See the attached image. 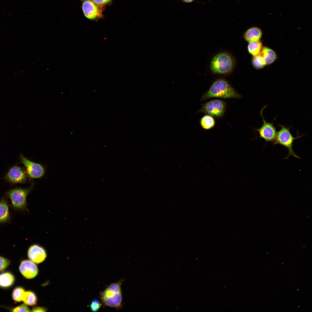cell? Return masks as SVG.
<instances>
[{
    "label": "cell",
    "mask_w": 312,
    "mask_h": 312,
    "mask_svg": "<svg viewBox=\"0 0 312 312\" xmlns=\"http://www.w3.org/2000/svg\"><path fill=\"white\" fill-rule=\"evenodd\" d=\"M242 97L227 81L220 79L212 83L209 90L202 95L200 101L213 97L239 99Z\"/></svg>",
    "instance_id": "6da1fadb"
},
{
    "label": "cell",
    "mask_w": 312,
    "mask_h": 312,
    "mask_svg": "<svg viewBox=\"0 0 312 312\" xmlns=\"http://www.w3.org/2000/svg\"><path fill=\"white\" fill-rule=\"evenodd\" d=\"M34 184L32 183L28 188L17 187L9 190L5 192L7 198L10 199V206L15 211L28 212L27 197L33 189Z\"/></svg>",
    "instance_id": "7a4b0ae2"
},
{
    "label": "cell",
    "mask_w": 312,
    "mask_h": 312,
    "mask_svg": "<svg viewBox=\"0 0 312 312\" xmlns=\"http://www.w3.org/2000/svg\"><path fill=\"white\" fill-rule=\"evenodd\" d=\"M278 125L280 126L281 129L277 132L276 137L273 144L274 145H281L287 148L288 151V154L286 159H288L291 156L300 159L294 152L292 146L294 141L300 138L303 135H299V134L298 133L296 137H295L291 133L290 129L291 127H288L281 125Z\"/></svg>",
    "instance_id": "3957f363"
},
{
    "label": "cell",
    "mask_w": 312,
    "mask_h": 312,
    "mask_svg": "<svg viewBox=\"0 0 312 312\" xmlns=\"http://www.w3.org/2000/svg\"><path fill=\"white\" fill-rule=\"evenodd\" d=\"M234 62L229 54L220 53L216 55L210 64V68L215 73L225 74L230 72L233 69Z\"/></svg>",
    "instance_id": "277c9868"
},
{
    "label": "cell",
    "mask_w": 312,
    "mask_h": 312,
    "mask_svg": "<svg viewBox=\"0 0 312 312\" xmlns=\"http://www.w3.org/2000/svg\"><path fill=\"white\" fill-rule=\"evenodd\" d=\"M226 109L225 101L219 99H214L203 105L201 108L197 113H203L217 118L222 117Z\"/></svg>",
    "instance_id": "5b68a950"
},
{
    "label": "cell",
    "mask_w": 312,
    "mask_h": 312,
    "mask_svg": "<svg viewBox=\"0 0 312 312\" xmlns=\"http://www.w3.org/2000/svg\"><path fill=\"white\" fill-rule=\"evenodd\" d=\"M266 107L267 105L264 106L260 112V115L263 119V124L260 128H257L255 130L259 134L258 137L263 139L266 142H274L275 140L277 132L273 125V121L271 123L268 122L264 119L263 116V111Z\"/></svg>",
    "instance_id": "8992f818"
},
{
    "label": "cell",
    "mask_w": 312,
    "mask_h": 312,
    "mask_svg": "<svg viewBox=\"0 0 312 312\" xmlns=\"http://www.w3.org/2000/svg\"><path fill=\"white\" fill-rule=\"evenodd\" d=\"M20 159L25 168L28 176L30 179H39L44 175L45 169L41 164L29 160L22 154L20 156Z\"/></svg>",
    "instance_id": "52a82bcc"
},
{
    "label": "cell",
    "mask_w": 312,
    "mask_h": 312,
    "mask_svg": "<svg viewBox=\"0 0 312 312\" xmlns=\"http://www.w3.org/2000/svg\"><path fill=\"white\" fill-rule=\"evenodd\" d=\"M27 177L26 171L24 168L15 165L9 169L4 179L12 184L23 183L27 181Z\"/></svg>",
    "instance_id": "ba28073f"
},
{
    "label": "cell",
    "mask_w": 312,
    "mask_h": 312,
    "mask_svg": "<svg viewBox=\"0 0 312 312\" xmlns=\"http://www.w3.org/2000/svg\"><path fill=\"white\" fill-rule=\"evenodd\" d=\"M81 8L85 16L87 18L94 20L102 16L101 7L91 0H82Z\"/></svg>",
    "instance_id": "9c48e42d"
},
{
    "label": "cell",
    "mask_w": 312,
    "mask_h": 312,
    "mask_svg": "<svg viewBox=\"0 0 312 312\" xmlns=\"http://www.w3.org/2000/svg\"><path fill=\"white\" fill-rule=\"evenodd\" d=\"M29 258L34 263L39 264L43 262L47 257L45 249L41 245L34 244L29 247L27 251Z\"/></svg>",
    "instance_id": "30bf717a"
},
{
    "label": "cell",
    "mask_w": 312,
    "mask_h": 312,
    "mask_svg": "<svg viewBox=\"0 0 312 312\" xmlns=\"http://www.w3.org/2000/svg\"><path fill=\"white\" fill-rule=\"evenodd\" d=\"M19 270L21 274L27 279L34 277L38 272L36 265L34 263L29 260L22 261L20 265Z\"/></svg>",
    "instance_id": "8fae6325"
},
{
    "label": "cell",
    "mask_w": 312,
    "mask_h": 312,
    "mask_svg": "<svg viewBox=\"0 0 312 312\" xmlns=\"http://www.w3.org/2000/svg\"><path fill=\"white\" fill-rule=\"evenodd\" d=\"M10 206L6 197L3 196L0 200V224H7L11 221Z\"/></svg>",
    "instance_id": "7c38bea8"
},
{
    "label": "cell",
    "mask_w": 312,
    "mask_h": 312,
    "mask_svg": "<svg viewBox=\"0 0 312 312\" xmlns=\"http://www.w3.org/2000/svg\"><path fill=\"white\" fill-rule=\"evenodd\" d=\"M262 35V31L260 28L256 27L249 28L244 33V37L249 42H256L260 41Z\"/></svg>",
    "instance_id": "4fadbf2b"
},
{
    "label": "cell",
    "mask_w": 312,
    "mask_h": 312,
    "mask_svg": "<svg viewBox=\"0 0 312 312\" xmlns=\"http://www.w3.org/2000/svg\"><path fill=\"white\" fill-rule=\"evenodd\" d=\"M122 299V292H120L110 297L101 299V300L106 306L118 309L121 305Z\"/></svg>",
    "instance_id": "5bb4252c"
},
{
    "label": "cell",
    "mask_w": 312,
    "mask_h": 312,
    "mask_svg": "<svg viewBox=\"0 0 312 312\" xmlns=\"http://www.w3.org/2000/svg\"><path fill=\"white\" fill-rule=\"evenodd\" d=\"M260 53L263 57L265 65L271 64L277 58L275 52L267 47H263Z\"/></svg>",
    "instance_id": "9a60e30c"
},
{
    "label": "cell",
    "mask_w": 312,
    "mask_h": 312,
    "mask_svg": "<svg viewBox=\"0 0 312 312\" xmlns=\"http://www.w3.org/2000/svg\"><path fill=\"white\" fill-rule=\"evenodd\" d=\"M15 278L9 272H5L0 274V287L6 288L12 285L14 283Z\"/></svg>",
    "instance_id": "2e32d148"
},
{
    "label": "cell",
    "mask_w": 312,
    "mask_h": 312,
    "mask_svg": "<svg viewBox=\"0 0 312 312\" xmlns=\"http://www.w3.org/2000/svg\"><path fill=\"white\" fill-rule=\"evenodd\" d=\"M200 125L203 129L209 130L213 128L215 124V120L213 117L206 114L201 117L200 120Z\"/></svg>",
    "instance_id": "e0dca14e"
},
{
    "label": "cell",
    "mask_w": 312,
    "mask_h": 312,
    "mask_svg": "<svg viewBox=\"0 0 312 312\" xmlns=\"http://www.w3.org/2000/svg\"><path fill=\"white\" fill-rule=\"evenodd\" d=\"M261 42L260 41L249 42L248 50L249 53L253 56L257 55L260 53L262 48Z\"/></svg>",
    "instance_id": "ac0fdd59"
},
{
    "label": "cell",
    "mask_w": 312,
    "mask_h": 312,
    "mask_svg": "<svg viewBox=\"0 0 312 312\" xmlns=\"http://www.w3.org/2000/svg\"><path fill=\"white\" fill-rule=\"evenodd\" d=\"M23 301L27 305H34L36 304L37 297L36 294L32 291H25Z\"/></svg>",
    "instance_id": "d6986e66"
},
{
    "label": "cell",
    "mask_w": 312,
    "mask_h": 312,
    "mask_svg": "<svg viewBox=\"0 0 312 312\" xmlns=\"http://www.w3.org/2000/svg\"><path fill=\"white\" fill-rule=\"evenodd\" d=\"M25 291L24 289L21 287L15 288L12 293V297L13 300L17 302L23 301Z\"/></svg>",
    "instance_id": "ffe728a7"
},
{
    "label": "cell",
    "mask_w": 312,
    "mask_h": 312,
    "mask_svg": "<svg viewBox=\"0 0 312 312\" xmlns=\"http://www.w3.org/2000/svg\"><path fill=\"white\" fill-rule=\"evenodd\" d=\"M253 56L252 60V64L256 69H261L265 65L263 58L260 53L257 55Z\"/></svg>",
    "instance_id": "44dd1931"
},
{
    "label": "cell",
    "mask_w": 312,
    "mask_h": 312,
    "mask_svg": "<svg viewBox=\"0 0 312 312\" xmlns=\"http://www.w3.org/2000/svg\"><path fill=\"white\" fill-rule=\"evenodd\" d=\"M10 261L8 259L0 256V271L5 270L9 265Z\"/></svg>",
    "instance_id": "7402d4cb"
},
{
    "label": "cell",
    "mask_w": 312,
    "mask_h": 312,
    "mask_svg": "<svg viewBox=\"0 0 312 312\" xmlns=\"http://www.w3.org/2000/svg\"><path fill=\"white\" fill-rule=\"evenodd\" d=\"M102 304L99 301L96 299L93 300L90 305V309L93 312L98 311L101 307Z\"/></svg>",
    "instance_id": "603a6c76"
},
{
    "label": "cell",
    "mask_w": 312,
    "mask_h": 312,
    "mask_svg": "<svg viewBox=\"0 0 312 312\" xmlns=\"http://www.w3.org/2000/svg\"><path fill=\"white\" fill-rule=\"evenodd\" d=\"M13 312H29L30 311V309L26 305V304H24L13 308L11 310Z\"/></svg>",
    "instance_id": "cb8c5ba5"
},
{
    "label": "cell",
    "mask_w": 312,
    "mask_h": 312,
    "mask_svg": "<svg viewBox=\"0 0 312 312\" xmlns=\"http://www.w3.org/2000/svg\"><path fill=\"white\" fill-rule=\"evenodd\" d=\"M96 5L99 6L101 8L109 3L110 2L111 0H91Z\"/></svg>",
    "instance_id": "d4e9b609"
},
{
    "label": "cell",
    "mask_w": 312,
    "mask_h": 312,
    "mask_svg": "<svg viewBox=\"0 0 312 312\" xmlns=\"http://www.w3.org/2000/svg\"><path fill=\"white\" fill-rule=\"evenodd\" d=\"M33 312H45L46 311V309L44 308L40 307H35L32 308Z\"/></svg>",
    "instance_id": "484cf974"
},
{
    "label": "cell",
    "mask_w": 312,
    "mask_h": 312,
    "mask_svg": "<svg viewBox=\"0 0 312 312\" xmlns=\"http://www.w3.org/2000/svg\"><path fill=\"white\" fill-rule=\"evenodd\" d=\"M184 2L186 3H190L194 0H182Z\"/></svg>",
    "instance_id": "4316f807"
}]
</instances>
